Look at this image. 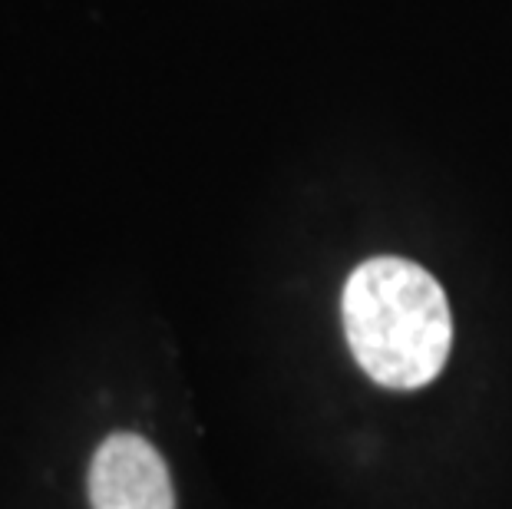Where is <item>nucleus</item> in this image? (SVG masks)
I'll use <instances>...</instances> for the list:
<instances>
[{"label":"nucleus","instance_id":"f03ea898","mask_svg":"<svg viewBox=\"0 0 512 509\" xmlns=\"http://www.w3.org/2000/svg\"><path fill=\"white\" fill-rule=\"evenodd\" d=\"M93 509H176L169 467L139 433H110L90 467Z\"/></svg>","mask_w":512,"mask_h":509},{"label":"nucleus","instance_id":"f257e3e1","mask_svg":"<svg viewBox=\"0 0 512 509\" xmlns=\"http://www.w3.org/2000/svg\"><path fill=\"white\" fill-rule=\"evenodd\" d=\"M341 318L354 361L390 391L427 387L453 348L446 291L407 258L384 255L357 265L344 285Z\"/></svg>","mask_w":512,"mask_h":509}]
</instances>
